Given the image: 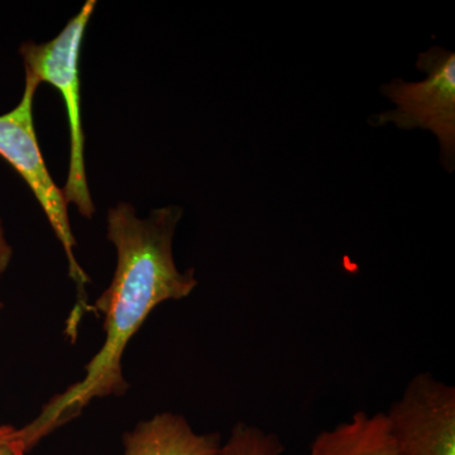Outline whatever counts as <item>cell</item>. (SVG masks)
<instances>
[{"label":"cell","instance_id":"obj_1","mask_svg":"<svg viewBox=\"0 0 455 455\" xmlns=\"http://www.w3.org/2000/svg\"><path fill=\"white\" fill-rule=\"evenodd\" d=\"M181 217L182 209L172 205L140 218L124 202L108 212L107 238L116 248V267L106 291L88 307L103 315V346L86 364L83 379L51 398L37 418L20 429L26 451L82 415L92 401L124 395L123 355L132 338L158 305L182 300L196 290V269L180 271L173 257Z\"/></svg>","mask_w":455,"mask_h":455},{"label":"cell","instance_id":"obj_2","mask_svg":"<svg viewBox=\"0 0 455 455\" xmlns=\"http://www.w3.org/2000/svg\"><path fill=\"white\" fill-rule=\"evenodd\" d=\"M95 7V0L86 2L53 40L44 44L28 41L20 47L26 75L35 77L40 84L55 86L64 99L70 128V164L62 193L66 202L74 204L86 220H92L97 209L90 196L86 179L85 134L80 112L79 60L84 36Z\"/></svg>","mask_w":455,"mask_h":455},{"label":"cell","instance_id":"obj_3","mask_svg":"<svg viewBox=\"0 0 455 455\" xmlns=\"http://www.w3.org/2000/svg\"><path fill=\"white\" fill-rule=\"evenodd\" d=\"M41 84L35 77L26 75L25 92L18 106L11 112L0 116V156L25 180L27 185L40 203L56 238L59 239L68 263V274L76 283L82 299L71 313L82 319L88 311L86 284L90 278L75 256L76 239L68 220V204L62 188L53 181L44 163L33 118V103L36 92Z\"/></svg>","mask_w":455,"mask_h":455},{"label":"cell","instance_id":"obj_4","mask_svg":"<svg viewBox=\"0 0 455 455\" xmlns=\"http://www.w3.org/2000/svg\"><path fill=\"white\" fill-rule=\"evenodd\" d=\"M418 68L427 74L420 83L394 80L382 88L396 109L379 116L403 130L433 132L442 147L443 164L453 170L455 158V55L438 46L419 55Z\"/></svg>","mask_w":455,"mask_h":455},{"label":"cell","instance_id":"obj_5","mask_svg":"<svg viewBox=\"0 0 455 455\" xmlns=\"http://www.w3.org/2000/svg\"><path fill=\"white\" fill-rule=\"evenodd\" d=\"M385 414L398 455H455L454 386L416 374Z\"/></svg>","mask_w":455,"mask_h":455},{"label":"cell","instance_id":"obj_6","mask_svg":"<svg viewBox=\"0 0 455 455\" xmlns=\"http://www.w3.org/2000/svg\"><path fill=\"white\" fill-rule=\"evenodd\" d=\"M220 433L199 434L188 419L164 411L123 434V455H221Z\"/></svg>","mask_w":455,"mask_h":455},{"label":"cell","instance_id":"obj_7","mask_svg":"<svg viewBox=\"0 0 455 455\" xmlns=\"http://www.w3.org/2000/svg\"><path fill=\"white\" fill-rule=\"evenodd\" d=\"M305 455H398L385 412H355L350 420L317 434Z\"/></svg>","mask_w":455,"mask_h":455},{"label":"cell","instance_id":"obj_8","mask_svg":"<svg viewBox=\"0 0 455 455\" xmlns=\"http://www.w3.org/2000/svg\"><path fill=\"white\" fill-rule=\"evenodd\" d=\"M283 440L272 431L238 423L223 443L221 455H283Z\"/></svg>","mask_w":455,"mask_h":455},{"label":"cell","instance_id":"obj_9","mask_svg":"<svg viewBox=\"0 0 455 455\" xmlns=\"http://www.w3.org/2000/svg\"><path fill=\"white\" fill-rule=\"evenodd\" d=\"M26 453L20 429L9 425H0V455H26Z\"/></svg>","mask_w":455,"mask_h":455},{"label":"cell","instance_id":"obj_10","mask_svg":"<svg viewBox=\"0 0 455 455\" xmlns=\"http://www.w3.org/2000/svg\"><path fill=\"white\" fill-rule=\"evenodd\" d=\"M12 257H13V248L9 244L2 218H0V277L4 275L11 265Z\"/></svg>","mask_w":455,"mask_h":455},{"label":"cell","instance_id":"obj_11","mask_svg":"<svg viewBox=\"0 0 455 455\" xmlns=\"http://www.w3.org/2000/svg\"><path fill=\"white\" fill-rule=\"evenodd\" d=\"M3 309V304H2V301H0V311H2Z\"/></svg>","mask_w":455,"mask_h":455}]
</instances>
